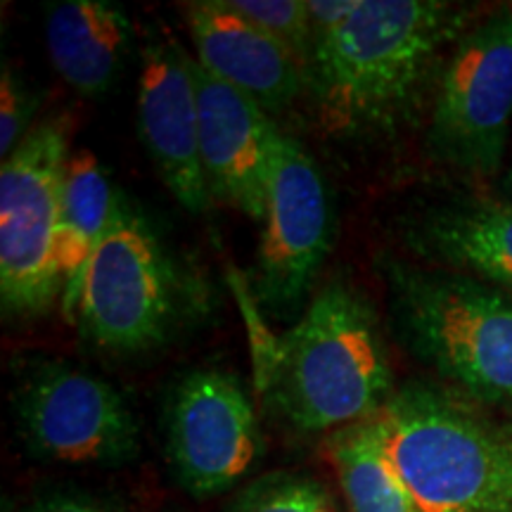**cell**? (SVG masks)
<instances>
[{
  "label": "cell",
  "instance_id": "22",
  "mask_svg": "<svg viewBox=\"0 0 512 512\" xmlns=\"http://www.w3.org/2000/svg\"><path fill=\"white\" fill-rule=\"evenodd\" d=\"M358 3H361V0H306L313 48H316V43L330 38L335 31H339L347 24V19L356 12Z\"/></svg>",
  "mask_w": 512,
  "mask_h": 512
},
{
  "label": "cell",
  "instance_id": "7",
  "mask_svg": "<svg viewBox=\"0 0 512 512\" xmlns=\"http://www.w3.org/2000/svg\"><path fill=\"white\" fill-rule=\"evenodd\" d=\"M512 119V10H496L460 36L432 100V155L470 176H494Z\"/></svg>",
  "mask_w": 512,
  "mask_h": 512
},
{
  "label": "cell",
  "instance_id": "21",
  "mask_svg": "<svg viewBox=\"0 0 512 512\" xmlns=\"http://www.w3.org/2000/svg\"><path fill=\"white\" fill-rule=\"evenodd\" d=\"M19 512H121L117 505L102 501L98 496L83 494V491L55 489L36 496Z\"/></svg>",
  "mask_w": 512,
  "mask_h": 512
},
{
  "label": "cell",
  "instance_id": "14",
  "mask_svg": "<svg viewBox=\"0 0 512 512\" xmlns=\"http://www.w3.org/2000/svg\"><path fill=\"white\" fill-rule=\"evenodd\" d=\"M136 31L128 12L107 0H62L46 12V48L57 76L81 95L117 83Z\"/></svg>",
  "mask_w": 512,
  "mask_h": 512
},
{
  "label": "cell",
  "instance_id": "2",
  "mask_svg": "<svg viewBox=\"0 0 512 512\" xmlns=\"http://www.w3.org/2000/svg\"><path fill=\"white\" fill-rule=\"evenodd\" d=\"M380 323L361 292L330 283L273 347L264 392L294 432H337L394 394Z\"/></svg>",
  "mask_w": 512,
  "mask_h": 512
},
{
  "label": "cell",
  "instance_id": "18",
  "mask_svg": "<svg viewBox=\"0 0 512 512\" xmlns=\"http://www.w3.org/2000/svg\"><path fill=\"white\" fill-rule=\"evenodd\" d=\"M328 505L323 489L309 477L271 472L240 491L230 512H318Z\"/></svg>",
  "mask_w": 512,
  "mask_h": 512
},
{
  "label": "cell",
  "instance_id": "9",
  "mask_svg": "<svg viewBox=\"0 0 512 512\" xmlns=\"http://www.w3.org/2000/svg\"><path fill=\"white\" fill-rule=\"evenodd\" d=\"M264 456V434L242 382L226 370H192L166 406V458L197 501L240 484Z\"/></svg>",
  "mask_w": 512,
  "mask_h": 512
},
{
  "label": "cell",
  "instance_id": "13",
  "mask_svg": "<svg viewBox=\"0 0 512 512\" xmlns=\"http://www.w3.org/2000/svg\"><path fill=\"white\" fill-rule=\"evenodd\" d=\"M185 24L204 72L238 88L271 117L287 110L306 88L304 64L242 17L230 0L185 5Z\"/></svg>",
  "mask_w": 512,
  "mask_h": 512
},
{
  "label": "cell",
  "instance_id": "17",
  "mask_svg": "<svg viewBox=\"0 0 512 512\" xmlns=\"http://www.w3.org/2000/svg\"><path fill=\"white\" fill-rule=\"evenodd\" d=\"M328 453L351 512H420L384 453L373 418L332 432Z\"/></svg>",
  "mask_w": 512,
  "mask_h": 512
},
{
  "label": "cell",
  "instance_id": "6",
  "mask_svg": "<svg viewBox=\"0 0 512 512\" xmlns=\"http://www.w3.org/2000/svg\"><path fill=\"white\" fill-rule=\"evenodd\" d=\"M178 278L155 228L117 192L112 221L88 266L74 323L88 342L145 351L176 320Z\"/></svg>",
  "mask_w": 512,
  "mask_h": 512
},
{
  "label": "cell",
  "instance_id": "1",
  "mask_svg": "<svg viewBox=\"0 0 512 512\" xmlns=\"http://www.w3.org/2000/svg\"><path fill=\"white\" fill-rule=\"evenodd\" d=\"M467 17L441 0H361L342 29L316 43L306 69L325 131L368 138L406 126L437 91Z\"/></svg>",
  "mask_w": 512,
  "mask_h": 512
},
{
  "label": "cell",
  "instance_id": "15",
  "mask_svg": "<svg viewBox=\"0 0 512 512\" xmlns=\"http://www.w3.org/2000/svg\"><path fill=\"white\" fill-rule=\"evenodd\" d=\"M413 242L458 273L512 294V204L479 200L434 209Z\"/></svg>",
  "mask_w": 512,
  "mask_h": 512
},
{
  "label": "cell",
  "instance_id": "20",
  "mask_svg": "<svg viewBox=\"0 0 512 512\" xmlns=\"http://www.w3.org/2000/svg\"><path fill=\"white\" fill-rule=\"evenodd\" d=\"M31 105L29 93L24 91L17 74L10 67L3 69L0 79V157L8 159L17 150L19 143L27 138L31 128Z\"/></svg>",
  "mask_w": 512,
  "mask_h": 512
},
{
  "label": "cell",
  "instance_id": "8",
  "mask_svg": "<svg viewBox=\"0 0 512 512\" xmlns=\"http://www.w3.org/2000/svg\"><path fill=\"white\" fill-rule=\"evenodd\" d=\"M15 418L29 456L48 463L117 467L140 451V425L124 394L62 363H41L24 375Z\"/></svg>",
  "mask_w": 512,
  "mask_h": 512
},
{
  "label": "cell",
  "instance_id": "4",
  "mask_svg": "<svg viewBox=\"0 0 512 512\" xmlns=\"http://www.w3.org/2000/svg\"><path fill=\"white\" fill-rule=\"evenodd\" d=\"M396 330L472 401L512 411V294L463 273L392 266Z\"/></svg>",
  "mask_w": 512,
  "mask_h": 512
},
{
  "label": "cell",
  "instance_id": "23",
  "mask_svg": "<svg viewBox=\"0 0 512 512\" xmlns=\"http://www.w3.org/2000/svg\"><path fill=\"white\" fill-rule=\"evenodd\" d=\"M318 512H330V508H328V505H323V508H320Z\"/></svg>",
  "mask_w": 512,
  "mask_h": 512
},
{
  "label": "cell",
  "instance_id": "10",
  "mask_svg": "<svg viewBox=\"0 0 512 512\" xmlns=\"http://www.w3.org/2000/svg\"><path fill=\"white\" fill-rule=\"evenodd\" d=\"M330 200L316 162L287 133L275 143L264 233L256 252V294L285 316L309 294L332 247Z\"/></svg>",
  "mask_w": 512,
  "mask_h": 512
},
{
  "label": "cell",
  "instance_id": "24",
  "mask_svg": "<svg viewBox=\"0 0 512 512\" xmlns=\"http://www.w3.org/2000/svg\"><path fill=\"white\" fill-rule=\"evenodd\" d=\"M510 10H512V3H510Z\"/></svg>",
  "mask_w": 512,
  "mask_h": 512
},
{
  "label": "cell",
  "instance_id": "11",
  "mask_svg": "<svg viewBox=\"0 0 512 512\" xmlns=\"http://www.w3.org/2000/svg\"><path fill=\"white\" fill-rule=\"evenodd\" d=\"M195 67V57L174 36L147 43L138 79V133L166 190L181 207L202 214L211 195L202 164Z\"/></svg>",
  "mask_w": 512,
  "mask_h": 512
},
{
  "label": "cell",
  "instance_id": "5",
  "mask_svg": "<svg viewBox=\"0 0 512 512\" xmlns=\"http://www.w3.org/2000/svg\"><path fill=\"white\" fill-rule=\"evenodd\" d=\"M69 159L67 126L48 119L0 166V302L8 318H41L62 299L55 242Z\"/></svg>",
  "mask_w": 512,
  "mask_h": 512
},
{
  "label": "cell",
  "instance_id": "19",
  "mask_svg": "<svg viewBox=\"0 0 512 512\" xmlns=\"http://www.w3.org/2000/svg\"><path fill=\"white\" fill-rule=\"evenodd\" d=\"M249 22L271 34L309 69L313 36L306 0H230Z\"/></svg>",
  "mask_w": 512,
  "mask_h": 512
},
{
  "label": "cell",
  "instance_id": "12",
  "mask_svg": "<svg viewBox=\"0 0 512 512\" xmlns=\"http://www.w3.org/2000/svg\"><path fill=\"white\" fill-rule=\"evenodd\" d=\"M200 147L211 202L264 221L275 143L280 131L271 114L197 64Z\"/></svg>",
  "mask_w": 512,
  "mask_h": 512
},
{
  "label": "cell",
  "instance_id": "3",
  "mask_svg": "<svg viewBox=\"0 0 512 512\" xmlns=\"http://www.w3.org/2000/svg\"><path fill=\"white\" fill-rule=\"evenodd\" d=\"M373 420L420 512H512V434L463 399L413 382Z\"/></svg>",
  "mask_w": 512,
  "mask_h": 512
},
{
  "label": "cell",
  "instance_id": "16",
  "mask_svg": "<svg viewBox=\"0 0 512 512\" xmlns=\"http://www.w3.org/2000/svg\"><path fill=\"white\" fill-rule=\"evenodd\" d=\"M114 202L117 192L93 152L76 150L64 176L55 242L57 273L62 280V313L72 323L88 266L112 221Z\"/></svg>",
  "mask_w": 512,
  "mask_h": 512
}]
</instances>
